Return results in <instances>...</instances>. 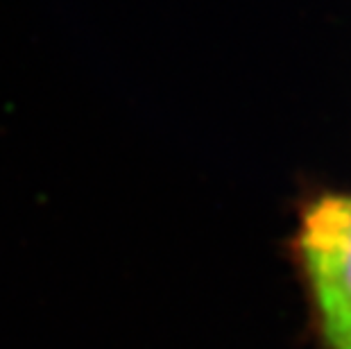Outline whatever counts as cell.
<instances>
[{
	"label": "cell",
	"instance_id": "6da1fadb",
	"mask_svg": "<svg viewBox=\"0 0 351 349\" xmlns=\"http://www.w3.org/2000/svg\"><path fill=\"white\" fill-rule=\"evenodd\" d=\"M297 248L328 349H351V195L306 206Z\"/></svg>",
	"mask_w": 351,
	"mask_h": 349
}]
</instances>
